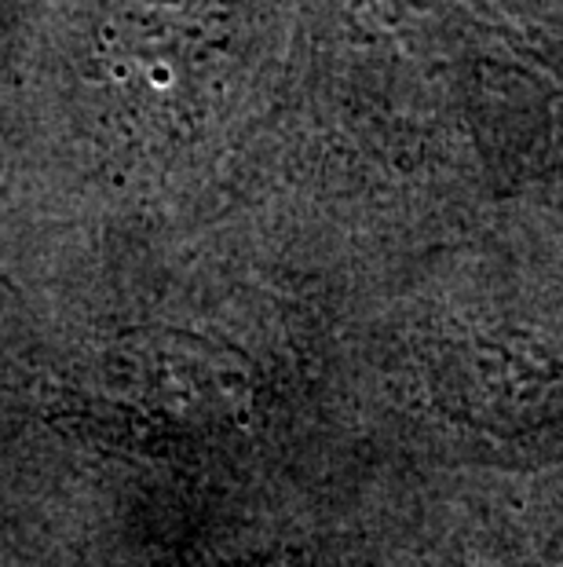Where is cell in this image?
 <instances>
[{
    "instance_id": "obj_1",
    "label": "cell",
    "mask_w": 563,
    "mask_h": 567,
    "mask_svg": "<svg viewBox=\"0 0 563 567\" xmlns=\"http://www.w3.org/2000/svg\"><path fill=\"white\" fill-rule=\"evenodd\" d=\"M242 381L231 363L179 333H128L103 352L92 395L103 417L132 429H195L234 414Z\"/></svg>"
}]
</instances>
